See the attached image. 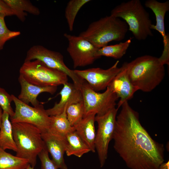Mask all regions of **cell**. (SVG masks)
<instances>
[{"label":"cell","mask_w":169,"mask_h":169,"mask_svg":"<svg viewBox=\"0 0 169 169\" xmlns=\"http://www.w3.org/2000/svg\"><path fill=\"white\" fill-rule=\"evenodd\" d=\"M66 113L67 119L72 126L78 123L82 120L84 115L83 101L68 106Z\"/></svg>","instance_id":"484cf974"},{"label":"cell","mask_w":169,"mask_h":169,"mask_svg":"<svg viewBox=\"0 0 169 169\" xmlns=\"http://www.w3.org/2000/svg\"><path fill=\"white\" fill-rule=\"evenodd\" d=\"M15 106L13 115L10 117L11 123L22 122L33 125L38 128L41 133L47 131L49 128L50 118L44 108L40 104L36 107H31L11 95Z\"/></svg>","instance_id":"30bf717a"},{"label":"cell","mask_w":169,"mask_h":169,"mask_svg":"<svg viewBox=\"0 0 169 169\" xmlns=\"http://www.w3.org/2000/svg\"><path fill=\"white\" fill-rule=\"evenodd\" d=\"M64 36L68 41L67 50L74 68L91 65L98 59L96 54L98 49L85 38L67 33H64Z\"/></svg>","instance_id":"8fae6325"},{"label":"cell","mask_w":169,"mask_h":169,"mask_svg":"<svg viewBox=\"0 0 169 169\" xmlns=\"http://www.w3.org/2000/svg\"><path fill=\"white\" fill-rule=\"evenodd\" d=\"M95 115L94 113L84 115L80 121L73 126L78 135L90 148L91 151L93 153L95 152Z\"/></svg>","instance_id":"ac0fdd59"},{"label":"cell","mask_w":169,"mask_h":169,"mask_svg":"<svg viewBox=\"0 0 169 169\" xmlns=\"http://www.w3.org/2000/svg\"><path fill=\"white\" fill-rule=\"evenodd\" d=\"M29 165L27 160L13 156L0 147V169H26Z\"/></svg>","instance_id":"cb8c5ba5"},{"label":"cell","mask_w":169,"mask_h":169,"mask_svg":"<svg viewBox=\"0 0 169 169\" xmlns=\"http://www.w3.org/2000/svg\"><path fill=\"white\" fill-rule=\"evenodd\" d=\"M84 106V115L94 113L96 115H102L115 107L119 99L111 88L109 86L105 92L100 93L94 90L84 81L81 88Z\"/></svg>","instance_id":"52a82bcc"},{"label":"cell","mask_w":169,"mask_h":169,"mask_svg":"<svg viewBox=\"0 0 169 169\" xmlns=\"http://www.w3.org/2000/svg\"><path fill=\"white\" fill-rule=\"evenodd\" d=\"M13 136L17 150V156L27 160L34 167L39 154L46 148L41 132L36 126L22 122L12 123Z\"/></svg>","instance_id":"5b68a950"},{"label":"cell","mask_w":169,"mask_h":169,"mask_svg":"<svg viewBox=\"0 0 169 169\" xmlns=\"http://www.w3.org/2000/svg\"><path fill=\"white\" fill-rule=\"evenodd\" d=\"M121 70L116 76L110 86L116 94L120 100L117 108L124 102L132 99L137 90L132 85L128 75V63L125 62Z\"/></svg>","instance_id":"5bb4252c"},{"label":"cell","mask_w":169,"mask_h":169,"mask_svg":"<svg viewBox=\"0 0 169 169\" xmlns=\"http://www.w3.org/2000/svg\"><path fill=\"white\" fill-rule=\"evenodd\" d=\"M158 169H169V161L162 163L159 166Z\"/></svg>","instance_id":"4dcf8cb0"},{"label":"cell","mask_w":169,"mask_h":169,"mask_svg":"<svg viewBox=\"0 0 169 169\" xmlns=\"http://www.w3.org/2000/svg\"><path fill=\"white\" fill-rule=\"evenodd\" d=\"M66 109L60 114L50 116V122L48 130L54 135L63 137H65L68 134L74 131L67 119Z\"/></svg>","instance_id":"44dd1931"},{"label":"cell","mask_w":169,"mask_h":169,"mask_svg":"<svg viewBox=\"0 0 169 169\" xmlns=\"http://www.w3.org/2000/svg\"><path fill=\"white\" fill-rule=\"evenodd\" d=\"M117 61L112 66L107 69L99 68L84 70H74L79 77L86 82L94 90L98 92L104 90L110 85L121 70Z\"/></svg>","instance_id":"7c38bea8"},{"label":"cell","mask_w":169,"mask_h":169,"mask_svg":"<svg viewBox=\"0 0 169 169\" xmlns=\"http://www.w3.org/2000/svg\"><path fill=\"white\" fill-rule=\"evenodd\" d=\"M38 60L48 67L65 73L72 80L75 87L81 90L84 81L65 64L63 55L59 52L49 49L40 45H35L27 51L24 61Z\"/></svg>","instance_id":"ba28073f"},{"label":"cell","mask_w":169,"mask_h":169,"mask_svg":"<svg viewBox=\"0 0 169 169\" xmlns=\"http://www.w3.org/2000/svg\"><path fill=\"white\" fill-rule=\"evenodd\" d=\"M26 169H34L30 165H29Z\"/></svg>","instance_id":"d6a6232c"},{"label":"cell","mask_w":169,"mask_h":169,"mask_svg":"<svg viewBox=\"0 0 169 169\" xmlns=\"http://www.w3.org/2000/svg\"><path fill=\"white\" fill-rule=\"evenodd\" d=\"M41 135L52 160L58 169H68L64 157L66 147V138L54 135L48 130L41 133Z\"/></svg>","instance_id":"9a60e30c"},{"label":"cell","mask_w":169,"mask_h":169,"mask_svg":"<svg viewBox=\"0 0 169 169\" xmlns=\"http://www.w3.org/2000/svg\"><path fill=\"white\" fill-rule=\"evenodd\" d=\"M19 71L27 81L38 86L57 87L68 82L65 73L50 68L38 60L24 61Z\"/></svg>","instance_id":"8992f818"},{"label":"cell","mask_w":169,"mask_h":169,"mask_svg":"<svg viewBox=\"0 0 169 169\" xmlns=\"http://www.w3.org/2000/svg\"><path fill=\"white\" fill-rule=\"evenodd\" d=\"M145 5L151 9L155 16L156 24H152L151 29L158 31L163 38V49L159 59L163 65H169V38L165 33L164 18L166 13L169 10V1L161 2L156 0H147L145 2Z\"/></svg>","instance_id":"4fadbf2b"},{"label":"cell","mask_w":169,"mask_h":169,"mask_svg":"<svg viewBox=\"0 0 169 169\" xmlns=\"http://www.w3.org/2000/svg\"><path fill=\"white\" fill-rule=\"evenodd\" d=\"M12 9L13 15L17 17L21 22H24L28 12L34 15L40 14L39 9L33 5L28 0H3Z\"/></svg>","instance_id":"ffe728a7"},{"label":"cell","mask_w":169,"mask_h":169,"mask_svg":"<svg viewBox=\"0 0 169 169\" xmlns=\"http://www.w3.org/2000/svg\"><path fill=\"white\" fill-rule=\"evenodd\" d=\"M63 85L59 93L61 96L59 101L55 103L52 108L46 110L49 116L60 114L69 106L83 101L81 90L76 88L73 83L68 82Z\"/></svg>","instance_id":"2e32d148"},{"label":"cell","mask_w":169,"mask_h":169,"mask_svg":"<svg viewBox=\"0 0 169 169\" xmlns=\"http://www.w3.org/2000/svg\"><path fill=\"white\" fill-rule=\"evenodd\" d=\"M6 16L4 14L0 13V51L3 49L7 41L21 34L19 31H11L8 29L4 20Z\"/></svg>","instance_id":"4316f807"},{"label":"cell","mask_w":169,"mask_h":169,"mask_svg":"<svg viewBox=\"0 0 169 169\" xmlns=\"http://www.w3.org/2000/svg\"><path fill=\"white\" fill-rule=\"evenodd\" d=\"M110 15L123 19L137 40H144L153 36L151 29L152 24L149 13L139 0L121 3L112 10Z\"/></svg>","instance_id":"3957f363"},{"label":"cell","mask_w":169,"mask_h":169,"mask_svg":"<svg viewBox=\"0 0 169 169\" xmlns=\"http://www.w3.org/2000/svg\"><path fill=\"white\" fill-rule=\"evenodd\" d=\"M12 101L11 95H10L4 89L0 87V106L3 111L8 113L10 117L14 114L11 105Z\"/></svg>","instance_id":"83f0119b"},{"label":"cell","mask_w":169,"mask_h":169,"mask_svg":"<svg viewBox=\"0 0 169 169\" xmlns=\"http://www.w3.org/2000/svg\"><path fill=\"white\" fill-rule=\"evenodd\" d=\"M128 30V27L124 21L110 15L93 22L79 35L99 49L111 41L122 40Z\"/></svg>","instance_id":"277c9868"},{"label":"cell","mask_w":169,"mask_h":169,"mask_svg":"<svg viewBox=\"0 0 169 169\" xmlns=\"http://www.w3.org/2000/svg\"><path fill=\"white\" fill-rule=\"evenodd\" d=\"M38 157L41 162V169H58L54 162L49 157L46 148L39 154Z\"/></svg>","instance_id":"f1b7e54d"},{"label":"cell","mask_w":169,"mask_h":169,"mask_svg":"<svg viewBox=\"0 0 169 169\" xmlns=\"http://www.w3.org/2000/svg\"><path fill=\"white\" fill-rule=\"evenodd\" d=\"M65 138L67 144L65 153L68 156L74 155L80 157L84 154L91 151L90 148L75 130L68 134Z\"/></svg>","instance_id":"7402d4cb"},{"label":"cell","mask_w":169,"mask_h":169,"mask_svg":"<svg viewBox=\"0 0 169 169\" xmlns=\"http://www.w3.org/2000/svg\"><path fill=\"white\" fill-rule=\"evenodd\" d=\"M118 109L115 107L102 115H96L95 120L98 124L95 146L101 167L108 157L109 144L112 139Z\"/></svg>","instance_id":"9c48e42d"},{"label":"cell","mask_w":169,"mask_h":169,"mask_svg":"<svg viewBox=\"0 0 169 169\" xmlns=\"http://www.w3.org/2000/svg\"><path fill=\"white\" fill-rule=\"evenodd\" d=\"M131 42V39L130 38L124 42L104 46L98 49L96 56L98 58L105 56L116 59H120L126 54Z\"/></svg>","instance_id":"603a6c76"},{"label":"cell","mask_w":169,"mask_h":169,"mask_svg":"<svg viewBox=\"0 0 169 169\" xmlns=\"http://www.w3.org/2000/svg\"><path fill=\"white\" fill-rule=\"evenodd\" d=\"M18 80L21 90L18 98L26 104L28 105L31 103L33 107L37 106L40 104L37 98L40 93L47 92L53 95L57 90V86L42 87L33 84L27 81L20 74Z\"/></svg>","instance_id":"e0dca14e"},{"label":"cell","mask_w":169,"mask_h":169,"mask_svg":"<svg viewBox=\"0 0 169 169\" xmlns=\"http://www.w3.org/2000/svg\"><path fill=\"white\" fill-rule=\"evenodd\" d=\"M9 116L8 113L3 112L0 127V147L4 150L9 149L16 152L17 149L13 138L12 124L9 119Z\"/></svg>","instance_id":"d6986e66"},{"label":"cell","mask_w":169,"mask_h":169,"mask_svg":"<svg viewBox=\"0 0 169 169\" xmlns=\"http://www.w3.org/2000/svg\"><path fill=\"white\" fill-rule=\"evenodd\" d=\"M90 0H70L67 3L65 11V16L69 30L73 31L77 14L81 8Z\"/></svg>","instance_id":"d4e9b609"},{"label":"cell","mask_w":169,"mask_h":169,"mask_svg":"<svg viewBox=\"0 0 169 169\" xmlns=\"http://www.w3.org/2000/svg\"><path fill=\"white\" fill-rule=\"evenodd\" d=\"M0 13L4 14L6 16L13 15L12 9L3 0H0Z\"/></svg>","instance_id":"f546056e"},{"label":"cell","mask_w":169,"mask_h":169,"mask_svg":"<svg viewBox=\"0 0 169 169\" xmlns=\"http://www.w3.org/2000/svg\"><path fill=\"white\" fill-rule=\"evenodd\" d=\"M121 107L112 138L115 150L131 169H158L164 161L163 145L152 138L128 101Z\"/></svg>","instance_id":"6da1fadb"},{"label":"cell","mask_w":169,"mask_h":169,"mask_svg":"<svg viewBox=\"0 0 169 169\" xmlns=\"http://www.w3.org/2000/svg\"><path fill=\"white\" fill-rule=\"evenodd\" d=\"M128 75L132 85L138 90L150 92L158 85L165 74L159 58L150 55L138 57L128 63Z\"/></svg>","instance_id":"7a4b0ae2"},{"label":"cell","mask_w":169,"mask_h":169,"mask_svg":"<svg viewBox=\"0 0 169 169\" xmlns=\"http://www.w3.org/2000/svg\"><path fill=\"white\" fill-rule=\"evenodd\" d=\"M2 111L3 110L0 106V127L1 125L2 121V118L3 114V112Z\"/></svg>","instance_id":"1f68e13d"}]
</instances>
